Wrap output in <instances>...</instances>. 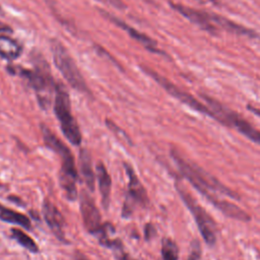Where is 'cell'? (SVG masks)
<instances>
[{
  "mask_svg": "<svg viewBox=\"0 0 260 260\" xmlns=\"http://www.w3.org/2000/svg\"><path fill=\"white\" fill-rule=\"evenodd\" d=\"M171 155L178 166L181 174L225 216L241 221H249L251 219V216L245 210L241 209L239 206L230 201L218 199V197L215 195V193L219 192L232 198L240 199L237 192L224 186L216 178L206 173L194 162L185 159V157L182 156L178 150L172 149Z\"/></svg>",
  "mask_w": 260,
  "mask_h": 260,
  "instance_id": "cell-1",
  "label": "cell"
},
{
  "mask_svg": "<svg viewBox=\"0 0 260 260\" xmlns=\"http://www.w3.org/2000/svg\"><path fill=\"white\" fill-rule=\"evenodd\" d=\"M41 130L45 144L53 149L56 153H58L62 158V166L60 170V186L64 190V193L69 200H75L77 197V172L74 157L67 145L62 142L46 125H42Z\"/></svg>",
  "mask_w": 260,
  "mask_h": 260,
  "instance_id": "cell-2",
  "label": "cell"
},
{
  "mask_svg": "<svg viewBox=\"0 0 260 260\" xmlns=\"http://www.w3.org/2000/svg\"><path fill=\"white\" fill-rule=\"evenodd\" d=\"M34 62L36 66L34 70H27L21 67H11L9 68V71L13 74L18 73L26 78L29 85L37 93L40 106L43 109H48L51 105L53 90H55L56 85H54V80L50 73L48 63L44 61L41 56H35Z\"/></svg>",
  "mask_w": 260,
  "mask_h": 260,
  "instance_id": "cell-3",
  "label": "cell"
},
{
  "mask_svg": "<svg viewBox=\"0 0 260 260\" xmlns=\"http://www.w3.org/2000/svg\"><path fill=\"white\" fill-rule=\"evenodd\" d=\"M54 111L60 122V127L64 136L72 144L79 145L82 139L81 132L71 112L69 94L62 84H57L55 88Z\"/></svg>",
  "mask_w": 260,
  "mask_h": 260,
  "instance_id": "cell-4",
  "label": "cell"
},
{
  "mask_svg": "<svg viewBox=\"0 0 260 260\" xmlns=\"http://www.w3.org/2000/svg\"><path fill=\"white\" fill-rule=\"evenodd\" d=\"M200 96L209 105L210 109L218 116L220 124L226 127L234 126L239 132H241L247 138L260 145V131L256 129L253 125H251L246 119H244L237 112H234L233 110L223 106L218 101H216L215 99L206 93H200Z\"/></svg>",
  "mask_w": 260,
  "mask_h": 260,
  "instance_id": "cell-5",
  "label": "cell"
},
{
  "mask_svg": "<svg viewBox=\"0 0 260 260\" xmlns=\"http://www.w3.org/2000/svg\"><path fill=\"white\" fill-rule=\"evenodd\" d=\"M51 51L56 67L68 83L81 92H88L89 90L83 76L64 45L57 39H53L51 40Z\"/></svg>",
  "mask_w": 260,
  "mask_h": 260,
  "instance_id": "cell-6",
  "label": "cell"
},
{
  "mask_svg": "<svg viewBox=\"0 0 260 260\" xmlns=\"http://www.w3.org/2000/svg\"><path fill=\"white\" fill-rule=\"evenodd\" d=\"M175 186L182 201L192 213L204 242L208 246H213L216 242V225L214 220L178 181Z\"/></svg>",
  "mask_w": 260,
  "mask_h": 260,
  "instance_id": "cell-7",
  "label": "cell"
},
{
  "mask_svg": "<svg viewBox=\"0 0 260 260\" xmlns=\"http://www.w3.org/2000/svg\"><path fill=\"white\" fill-rule=\"evenodd\" d=\"M141 69L147 74L149 75L152 79H154L167 92H169L172 96H174L175 99L179 100L181 103L187 105L188 107H190L191 109H193L196 112L201 113L202 115L208 116L214 120H216L218 123H220V120L218 118V116L208 107H206L205 105H203L202 103H200L197 99H195L192 94H190L187 91L182 90L181 88H179L177 85H175L172 81H170L169 79H167L165 76L160 75L159 73H157L156 71H154L153 69L146 67V66H141Z\"/></svg>",
  "mask_w": 260,
  "mask_h": 260,
  "instance_id": "cell-8",
  "label": "cell"
},
{
  "mask_svg": "<svg viewBox=\"0 0 260 260\" xmlns=\"http://www.w3.org/2000/svg\"><path fill=\"white\" fill-rule=\"evenodd\" d=\"M169 4L174 10H176L177 12L182 14L185 18H187L188 20H190L191 22H193L194 24L199 26L201 29L205 30L206 32H208L212 36L217 35L219 29L210 21L208 11L194 9L192 7L183 5L181 3H175L172 1H170Z\"/></svg>",
  "mask_w": 260,
  "mask_h": 260,
  "instance_id": "cell-9",
  "label": "cell"
},
{
  "mask_svg": "<svg viewBox=\"0 0 260 260\" xmlns=\"http://www.w3.org/2000/svg\"><path fill=\"white\" fill-rule=\"evenodd\" d=\"M80 212L87 232L96 234L102 226L101 214L92 198L85 191H82L80 194Z\"/></svg>",
  "mask_w": 260,
  "mask_h": 260,
  "instance_id": "cell-10",
  "label": "cell"
},
{
  "mask_svg": "<svg viewBox=\"0 0 260 260\" xmlns=\"http://www.w3.org/2000/svg\"><path fill=\"white\" fill-rule=\"evenodd\" d=\"M101 13L107 17L109 20L115 22L118 26H120L121 28H123L124 30H126L130 37H132L134 40H136L138 43H140L146 50H148L149 52L151 53H155V54H160V55H167L164 51L159 50L158 47H157V44L154 40H152L151 38H149L148 36L138 31L137 29L131 27L130 25H128L127 23H125L124 21H122L121 19L117 18L116 16H114L113 14H110L106 11H101Z\"/></svg>",
  "mask_w": 260,
  "mask_h": 260,
  "instance_id": "cell-11",
  "label": "cell"
},
{
  "mask_svg": "<svg viewBox=\"0 0 260 260\" xmlns=\"http://www.w3.org/2000/svg\"><path fill=\"white\" fill-rule=\"evenodd\" d=\"M43 213L45 220L54 235L60 240L65 241L64 225L65 219L58 208L49 199H45L43 202Z\"/></svg>",
  "mask_w": 260,
  "mask_h": 260,
  "instance_id": "cell-12",
  "label": "cell"
},
{
  "mask_svg": "<svg viewBox=\"0 0 260 260\" xmlns=\"http://www.w3.org/2000/svg\"><path fill=\"white\" fill-rule=\"evenodd\" d=\"M125 171L129 178L128 183V193L126 195V199L130 200L134 204L138 203L143 206H145L148 203V197L146 194V191L142 184L140 183L139 179L137 178L134 170L131 168L130 165L124 164Z\"/></svg>",
  "mask_w": 260,
  "mask_h": 260,
  "instance_id": "cell-13",
  "label": "cell"
},
{
  "mask_svg": "<svg viewBox=\"0 0 260 260\" xmlns=\"http://www.w3.org/2000/svg\"><path fill=\"white\" fill-rule=\"evenodd\" d=\"M96 176L99 181L100 192L102 196V203L104 208L107 210L110 204V196H111V188H112V181L109 173L107 172L103 162L99 161L96 164Z\"/></svg>",
  "mask_w": 260,
  "mask_h": 260,
  "instance_id": "cell-14",
  "label": "cell"
},
{
  "mask_svg": "<svg viewBox=\"0 0 260 260\" xmlns=\"http://www.w3.org/2000/svg\"><path fill=\"white\" fill-rule=\"evenodd\" d=\"M79 164H80V171L83 175V178H84L87 188L90 191H93L94 190V175H93V171H92L91 156L86 149L80 150Z\"/></svg>",
  "mask_w": 260,
  "mask_h": 260,
  "instance_id": "cell-15",
  "label": "cell"
},
{
  "mask_svg": "<svg viewBox=\"0 0 260 260\" xmlns=\"http://www.w3.org/2000/svg\"><path fill=\"white\" fill-rule=\"evenodd\" d=\"M21 54L20 45L8 36H0V56L2 58L13 60Z\"/></svg>",
  "mask_w": 260,
  "mask_h": 260,
  "instance_id": "cell-16",
  "label": "cell"
},
{
  "mask_svg": "<svg viewBox=\"0 0 260 260\" xmlns=\"http://www.w3.org/2000/svg\"><path fill=\"white\" fill-rule=\"evenodd\" d=\"M0 219L7 221V222L19 224L22 228L27 229V230H29L31 228L28 217H26L22 213H19L17 211H14V210H11V209H8L5 207H2L0 209Z\"/></svg>",
  "mask_w": 260,
  "mask_h": 260,
  "instance_id": "cell-17",
  "label": "cell"
},
{
  "mask_svg": "<svg viewBox=\"0 0 260 260\" xmlns=\"http://www.w3.org/2000/svg\"><path fill=\"white\" fill-rule=\"evenodd\" d=\"M11 236L13 239H15L17 241V243H19L22 247H24L25 249H27L28 251L36 253L38 252L39 248L38 245L35 243V241L25 233H23L22 231L18 230V229H12L11 231Z\"/></svg>",
  "mask_w": 260,
  "mask_h": 260,
  "instance_id": "cell-18",
  "label": "cell"
},
{
  "mask_svg": "<svg viewBox=\"0 0 260 260\" xmlns=\"http://www.w3.org/2000/svg\"><path fill=\"white\" fill-rule=\"evenodd\" d=\"M161 256H162V260H178L179 248L173 240L169 238H166L162 240Z\"/></svg>",
  "mask_w": 260,
  "mask_h": 260,
  "instance_id": "cell-19",
  "label": "cell"
},
{
  "mask_svg": "<svg viewBox=\"0 0 260 260\" xmlns=\"http://www.w3.org/2000/svg\"><path fill=\"white\" fill-rule=\"evenodd\" d=\"M201 257V247L197 240H194L191 244V253L189 254L187 260H199Z\"/></svg>",
  "mask_w": 260,
  "mask_h": 260,
  "instance_id": "cell-20",
  "label": "cell"
},
{
  "mask_svg": "<svg viewBox=\"0 0 260 260\" xmlns=\"http://www.w3.org/2000/svg\"><path fill=\"white\" fill-rule=\"evenodd\" d=\"M106 123H107V125H108L109 129H111L114 133H116V135H117L118 133H120V132L122 133V134H119V138H120V139H123V140H124V141H126L127 143L132 144V143H131V140H130V138L127 136V134H126L124 131L122 132V130H121L117 125H115L112 121H109V120H107V121H106Z\"/></svg>",
  "mask_w": 260,
  "mask_h": 260,
  "instance_id": "cell-21",
  "label": "cell"
},
{
  "mask_svg": "<svg viewBox=\"0 0 260 260\" xmlns=\"http://www.w3.org/2000/svg\"><path fill=\"white\" fill-rule=\"evenodd\" d=\"M99 1H101L107 5H111L118 9H124L126 7L125 3L122 0H99Z\"/></svg>",
  "mask_w": 260,
  "mask_h": 260,
  "instance_id": "cell-22",
  "label": "cell"
},
{
  "mask_svg": "<svg viewBox=\"0 0 260 260\" xmlns=\"http://www.w3.org/2000/svg\"><path fill=\"white\" fill-rule=\"evenodd\" d=\"M144 235H145V239L149 240L152 237L155 236V228L153 226V224L151 223H147L144 228Z\"/></svg>",
  "mask_w": 260,
  "mask_h": 260,
  "instance_id": "cell-23",
  "label": "cell"
},
{
  "mask_svg": "<svg viewBox=\"0 0 260 260\" xmlns=\"http://www.w3.org/2000/svg\"><path fill=\"white\" fill-rule=\"evenodd\" d=\"M11 30L12 29L7 24L0 22V36H3L4 34H9L11 32Z\"/></svg>",
  "mask_w": 260,
  "mask_h": 260,
  "instance_id": "cell-24",
  "label": "cell"
},
{
  "mask_svg": "<svg viewBox=\"0 0 260 260\" xmlns=\"http://www.w3.org/2000/svg\"><path fill=\"white\" fill-rule=\"evenodd\" d=\"M247 109H248L250 112H252L253 114H255L256 116L260 117V109H258V108H256V107H254V106H252V105H248V106H247Z\"/></svg>",
  "mask_w": 260,
  "mask_h": 260,
  "instance_id": "cell-25",
  "label": "cell"
},
{
  "mask_svg": "<svg viewBox=\"0 0 260 260\" xmlns=\"http://www.w3.org/2000/svg\"><path fill=\"white\" fill-rule=\"evenodd\" d=\"M118 260H135V259L131 258L128 254L122 253V254H119V256H118Z\"/></svg>",
  "mask_w": 260,
  "mask_h": 260,
  "instance_id": "cell-26",
  "label": "cell"
},
{
  "mask_svg": "<svg viewBox=\"0 0 260 260\" xmlns=\"http://www.w3.org/2000/svg\"><path fill=\"white\" fill-rule=\"evenodd\" d=\"M8 199L11 200V201H13V202H15V203H17V204H23L22 201H21L19 198L15 197V196H8Z\"/></svg>",
  "mask_w": 260,
  "mask_h": 260,
  "instance_id": "cell-27",
  "label": "cell"
},
{
  "mask_svg": "<svg viewBox=\"0 0 260 260\" xmlns=\"http://www.w3.org/2000/svg\"><path fill=\"white\" fill-rule=\"evenodd\" d=\"M75 260H87V258L83 254L77 253L76 256H75Z\"/></svg>",
  "mask_w": 260,
  "mask_h": 260,
  "instance_id": "cell-28",
  "label": "cell"
},
{
  "mask_svg": "<svg viewBox=\"0 0 260 260\" xmlns=\"http://www.w3.org/2000/svg\"><path fill=\"white\" fill-rule=\"evenodd\" d=\"M198 1H208L212 4H215V5H218L219 4V1L218 0H198Z\"/></svg>",
  "mask_w": 260,
  "mask_h": 260,
  "instance_id": "cell-29",
  "label": "cell"
}]
</instances>
